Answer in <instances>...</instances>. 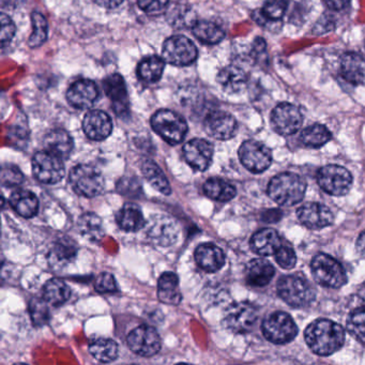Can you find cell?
I'll return each instance as SVG.
<instances>
[{"mask_svg":"<svg viewBox=\"0 0 365 365\" xmlns=\"http://www.w3.org/2000/svg\"><path fill=\"white\" fill-rule=\"evenodd\" d=\"M304 336L307 345L315 354L330 356L344 345L345 331L332 320L318 319L307 327Z\"/></svg>","mask_w":365,"mask_h":365,"instance_id":"cell-1","label":"cell"},{"mask_svg":"<svg viewBox=\"0 0 365 365\" xmlns=\"http://www.w3.org/2000/svg\"><path fill=\"white\" fill-rule=\"evenodd\" d=\"M304 180L294 173H282L269 183L268 194L281 206L292 207L304 197Z\"/></svg>","mask_w":365,"mask_h":365,"instance_id":"cell-2","label":"cell"},{"mask_svg":"<svg viewBox=\"0 0 365 365\" xmlns=\"http://www.w3.org/2000/svg\"><path fill=\"white\" fill-rule=\"evenodd\" d=\"M151 125L157 134L170 145L182 142L187 133L185 119L170 110H158L151 119Z\"/></svg>","mask_w":365,"mask_h":365,"instance_id":"cell-3","label":"cell"},{"mask_svg":"<svg viewBox=\"0 0 365 365\" xmlns=\"http://www.w3.org/2000/svg\"><path fill=\"white\" fill-rule=\"evenodd\" d=\"M312 274L318 284L328 288H339L347 283L345 269L334 258L318 254L312 260Z\"/></svg>","mask_w":365,"mask_h":365,"instance_id":"cell-4","label":"cell"},{"mask_svg":"<svg viewBox=\"0 0 365 365\" xmlns=\"http://www.w3.org/2000/svg\"><path fill=\"white\" fill-rule=\"evenodd\" d=\"M279 297L294 307H303L312 303L315 292L307 279L297 275H285L277 283Z\"/></svg>","mask_w":365,"mask_h":365,"instance_id":"cell-5","label":"cell"},{"mask_svg":"<svg viewBox=\"0 0 365 365\" xmlns=\"http://www.w3.org/2000/svg\"><path fill=\"white\" fill-rule=\"evenodd\" d=\"M69 180L74 192L85 197H95L103 191L104 179L101 172L88 164L76 166L70 173Z\"/></svg>","mask_w":365,"mask_h":365,"instance_id":"cell-6","label":"cell"},{"mask_svg":"<svg viewBox=\"0 0 365 365\" xmlns=\"http://www.w3.org/2000/svg\"><path fill=\"white\" fill-rule=\"evenodd\" d=\"M262 328L264 337L274 344L289 343L298 333L294 319L284 312H275L267 316Z\"/></svg>","mask_w":365,"mask_h":365,"instance_id":"cell-7","label":"cell"},{"mask_svg":"<svg viewBox=\"0 0 365 365\" xmlns=\"http://www.w3.org/2000/svg\"><path fill=\"white\" fill-rule=\"evenodd\" d=\"M33 173L36 178L46 185H55L65 176L63 160L55 153L44 149L36 153L33 160Z\"/></svg>","mask_w":365,"mask_h":365,"instance_id":"cell-8","label":"cell"},{"mask_svg":"<svg viewBox=\"0 0 365 365\" xmlns=\"http://www.w3.org/2000/svg\"><path fill=\"white\" fill-rule=\"evenodd\" d=\"M162 55L165 63L177 67H187L197 59L198 51L191 40L183 36H174L166 40Z\"/></svg>","mask_w":365,"mask_h":365,"instance_id":"cell-9","label":"cell"},{"mask_svg":"<svg viewBox=\"0 0 365 365\" xmlns=\"http://www.w3.org/2000/svg\"><path fill=\"white\" fill-rule=\"evenodd\" d=\"M319 187L326 193L333 196H343L349 192L352 176L343 166L327 165L317 175Z\"/></svg>","mask_w":365,"mask_h":365,"instance_id":"cell-10","label":"cell"},{"mask_svg":"<svg viewBox=\"0 0 365 365\" xmlns=\"http://www.w3.org/2000/svg\"><path fill=\"white\" fill-rule=\"evenodd\" d=\"M146 236L153 245L170 247L176 242L179 236V226L170 217L164 215H153L147 222Z\"/></svg>","mask_w":365,"mask_h":365,"instance_id":"cell-11","label":"cell"},{"mask_svg":"<svg viewBox=\"0 0 365 365\" xmlns=\"http://www.w3.org/2000/svg\"><path fill=\"white\" fill-rule=\"evenodd\" d=\"M258 311L249 302L234 303L226 312L224 324L237 334L250 332L257 322Z\"/></svg>","mask_w":365,"mask_h":365,"instance_id":"cell-12","label":"cell"},{"mask_svg":"<svg viewBox=\"0 0 365 365\" xmlns=\"http://www.w3.org/2000/svg\"><path fill=\"white\" fill-rule=\"evenodd\" d=\"M241 163L247 170L254 174L264 172L272 163V153L270 149L256 140H247L239 149Z\"/></svg>","mask_w":365,"mask_h":365,"instance_id":"cell-13","label":"cell"},{"mask_svg":"<svg viewBox=\"0 0 365 365\" xmlns=\"http://www.w3.org/2000/svg\"><path fill=\"white\" fill-rule=\"evenodd\" d=\"M130 349L142 356H153L161 349V339L155 328L140 326L127 337Z\"/></svg>","mask_w":365,"mask_h":365,"instance_id":"cell-14","label":"cell"},{"mask_svg":"<svg viewBox=\"0 0 365 365\" xmlns=\"http://www.w3.org/2000/svg\"><path fill=\"white\" fill-rule=\"evenodd\" d=\"M303 117L298 108L289 103H281L271 114L273 129L281 135H292L302 125Z\"/></svg>","mask_w":365,"mask_h":365,"instance_id":"cell-15","label":"cell"},{"mask_svg":"<svg viewBox=\"0 0 365 365\" xmlns=\"http://www.w3.org/2000/svg\"><path fill=\"white\" fill-rule=\"evenodd\" d=\"M103 88L113 103L117 116L125 119L130 115L129 98L127 85L120 74H112L104 80Z\"/></svg>","mask_w":365,"mask_h":365,"instance_id":"cell-16","label":"cell"},{"mask_svg":"<svg viewBox=\"0 0 365 365\" xmlns=\"http://www.w3.org/2000/svg\"><path fill=\"white\" fill-rule=\"evenodd\" d=\"M205 129L211 138L219 140H227L236 135L238 125L232 115L221 110H215L208 114L205 119Z\"/></svg>","mask_w":365,"mask_h":365,"instance_id":"cell-17","label":"cell"},{"mask_svg":"<svg viewBox=\"0 0 365 365\" xmlns=\"http://www.w3.org/2000/svg\"><path fill=\"white\" fill-rule=\"evenodd\" d=\"M213 153L212 144L202 138H194L183 147V155L187 164L200 172H204L211 165Z\"/></svg>","mask_w":365,"mask_h":365,"instance_id":"cell-18","label":"cell"},{"mask_svg":"<svg viewBox=\"0 0 365 365\" xmlns=\"http://www.w3.org/2000/svg\"><path fill=\"white\" fill-rule=\"evenodd\" d=\"M99 89L91 80H80L70 86L67 99L72 106L78 110H88L97 102Z\"/></svg>","mask_w":365,"mask_h":365,"instance_id":"cell-19","label":"cell"},{"mask_svg":"<svg viewBox=\"0 0 365 365\" xmlns=\"http://www.w3.org/2000/svg\"><path fill=\"white\" fill-rule=\"evenodd\" d=\"M299 220L303 225L312 230H319L331 225L333 222V213L328 207L318 202H307L299 208Z\"/></svg>","mask_w":365,"mask_h":365,"instance_id":"cell-20","label":"cell"},{"mask_svg":"<svg viewBox=\"0 0 365 365\" xmlns=\"http://www.w3.org/2000/svg\"><path fill=\"white\" fill-rule=\"evenodd\" d=\"M83 130L87 138L100 142L108 138L112 133V119L103 110H91L84 117Z\"/></svg>","mask_w":365,"mask_h":365,"instance_id":"cell-21","label":"cell"},{"mask_svg":"<svg viewBox=\"0 0 365 365\" xmlns=\"http://www.w3.org/2000/svg\"><path fill=\"white\" fill-rule=\"evenodd\" d=\"M195 260L202 270L215 272L225 264V255L217 245L202 243L195 250Z\"/></svg>","mask_w":365,"mask_h":365,"instance_id":"cell-22","label":"cell"},{"mask_svg":"<svg viewBox=\"0 0 365 365\" xmlns=\"http://www.w3.org/2000/svg\"><path fill=\"white\" fill-rule=\"evenodd\" d=\"M341 76L352 85L365 83V59L356 53H347L341 59Z\"/></svg>","mask_w":365,"mask_h":365,"instance_id":"cell-23","label":"cell"},{"mask_svg":"<svg viewBox=\"0 0 365 365\" xmlns=\"http://www.w3.org/2000/svg\"><path fill=\"white\" fill-rule=\"evenodd\" d=\"M76 255H78V247L71 239H59L51 249L48 262L52 268L63 269L70 262H73Z\"/></svg>","mask_w":365,"mask_h":365,"instance_id":"cell-24","label":"cell"},{"mask_svg":"<svg viewBox=\"0 0 365 365\" xmlns=\"http://www.w3.org/2000/svg\"><path fill=\"white\" fill-rule=\"evenodd\" d=\"M44 149L66 160L73 150V140L65 130L56 129L48 132L43 140Z\"/></svg>","mask_w":365,"mask_h":365,"instance_id":"cell-25","label":"cell"},{"mask_svg":"<svg viewBox=\"0 0 365 365\" xmlns=\"http://www.w3.org/2000/svg\"><path fill=\"white\" fill-rule=\"evenodd\" d=\"M247 73L237 66H227L217 74V83L225 93H239L247 86Z\"/></svg>","mask_w":365,"mask_h":365,"instance_id":"cell-26","label":"cell"},{"mask_svg":"<svg viewBox=\"0 0 365 365\" xmlns=\"http://www.w3.org/2000/svg\"><path fill=\"white\" fill-rule=\"evenodd\" d=\"M273 277H274V268L267 260L257 258L247 264L245 279L247 284L253 287H264L268 285Z\"/></svg>","mask_w":365,"mask_h":365,"instance_id":"cell-27","label":"cell"},{"mask_svg":"<svg viewBox=\"0 0 365 365\" xmlns=\"http://www.w3.org/2000/svg\"><path fill=\"white\" fill-rule=\"evenodd\" d=\"M251 247L262 256L272 255L281 247V238L277 232L271 228L258 230L251 239Z\"/></svg>","mask_w":365,"mask_h":365,"instance_id":"cell-28","label":"cell"},{"mask_svg":"<svg viewBox=\"0 0 365 365\" xmlns=\"http://www.w3.org/2000/svg\"><path fill=\"white\" fill-rule=\"evenodd\" d=\"M10 205L21 217L31 219L37 215L39 200L33 192L27 190H18L12 193Z\"/></svg>","mask_w":365,"mask_h":365,"instance_id":"cell-29","label":"cell"},{"mask_svg":"<svg viewBox=\"0 0 365 365\" xmlns=\"http://www.w3.org/2000/svg\"><path fill=\"white\" fill-rule=\"evenodd\" d=\"M166 19L170 25L177 29H193L194 25L197 23L194 10L189 5L181 3H175L170 6Z\"/></svg>","mask_w":365,"mask_h":365,"instance_id":"cell-30","label":"cell"},{"mask_svg":"<svg viewBox=\"0 0 365 365\" xmlns=\"http://www.w3.org/2000/svg\"><path fill=\"white\" fill-rule=\"evenodd\" d=\"M158 296L160 301L165 304L177 305L180 303L182 296L179 290L178 277L175 273L165 272L160 277Z\"/></svg>","mask_w":365,"mask_h":365,"instance_id":"cell-31","label":"cell"},{"mask_svg":"<svg viewBox=\"0 0 365 365\" xmlns=\"http://www.w3.org/2000/svg\"><path fill=\"white\" fill-rule=\"evenodd\" d=\"M119 226L125 232H138L146 225L142 209L135 204H125L117 215Z\"/></svg>","mask_w":365,"mask_h":365,"instance_id":"cell-32","label":"cell"},{"mask_svg":"<svg viewBox=\"0 0 365 365\" xmlns=\"http://www.w3.org/2000/svg\"><path fill=\"white\" fill-rule=\"evenodd\" d=\"M204 191L211 200L226 202L236 196V189L232 183L220 178H211L204 185Z\"/></svg>","mask_w":365,"mask_h":365,"instance_id":"cell-33","label":"cell"},{"mask_svg":"<svg viewBox=\"0 0 365 365\" xmlns=\"http://www.w3.org/2000/svg\"><path fill=\"white\" fill-rule=\"evenodd\" d=\"M78 230L81 235L93 241L101 240L104 235L103 224L101 219L95 213H85L78 222Z\"/></svg>","mask_w":365,"mask_h":365,"instance_id":"cell-34","label":"cell"},{"mask_svg":"<svg viewBox=\"0 0 365 365\" xmlns=\"http://www.w3.org/2000/svg\"><path fill=\"white\" fill-rule=\"evenodd\" d=\"M165 61L159 56H149L143 59L138 66V76L147 83H155L163 76Z\"/></svg>","mask_w":365,"mask_h":365,"instance_id":"cell-35","label":"cell"},{"mask_svg":"<svg viewBox=\"0 0 365 365\" xmlns=\"http://www.w3.org/2000/svg\"><path fill=\"white\" fill-rule=\"evenodd\" d=\"M142 172L145 178L158 191L161 192L164 195H170L172 189L170 187L168 178H166L161 168L153 161L146 160L142 165Z\"/></svg>","mask_w":365,"mask_h":365,"instance_id":"cell-36","label":"cell"},{"mask_svg":"<svg viewBox=\"0 0 365 365\" xmlns=\"http://www.w3.org/2000/svg\"><path fill=\"white\" fill-rule=\"evenodd\" d=\"M71 296V290L69 286L58 279H52L46 282L43 288V297L46 302L51 303L55 307L63 305L67 302Z\"/></svg>","mask_w":365,"mask_h":365,"instance_id":"cell-37","label":"cell"},{"mask_svg":"<svg viewBox=\"0 0 365 365\" xmlns=\"http://www.w3.org/2000/svg\"><path fill=\"white\" fill-rule=\"evenodd\" d=\"M192 31L202 43L210 44V46L220 43L225 37V33L219 25L208 21H200L196 23Z\"/></svg>","mask_w":365,"mask_h":365,"instance_id":"cell-38","label":"cell"},{"mask_svg":"<svg viewBox=\"0 0 365 365\" xmlns=\"http://www.w3.org/2000/svg\"><path fill=\"white\" fill-rule=\"evenodd\" d=\"M89 351L100 362L108 363L116 360L118 356V345L110 339H99L89 346Z\"/></svg>","mask_w":365,"mask_h":365,"instance_id":"cell-39","label":"cell"},{"mask_svg":"<svg viewBox=\"0 0 365 365\" xmlns=\"http://www.w3.org/2000/svg\"><path fill=\"white\" fill-rule=\"evenodd\" d=\"M301 143L309 148H319L331 140V133L324 125H314L303 130Z\"/></svg>","mask_w":365,"mask_h":365,"instance_id":"cell-40","label":"cell"},{"mask_svg":"<svg viewBox=\"0 0 365 365\" xmlns=\"http://www.w3.org/2000/svg\"><path fill=\"white\" fill-rule=\"evenodd\" d=\"M34 31L29 38V46L38 48L41 46L48 39V25L46 19L39 12H34L31 14Z\"/></svg>","mask_w":365,"mask_h":365,"instance_id":"cell-41","label":"cell"},{"mask_svg":"<svg viewBox=\"0 0 365 365\" xmlns=\"http://www.w3.org/2000/svg\"><path fill=\"white\" fill-rule=\"evenodd\" d=\"M347 330L354 339L365 344V307L354 309L347 322Z\"/></svg>","mask_w":365,"mask_h":365,"instance_id":"cell-42","label":"cell"},{"mask_svg":"<svg viewBox=\"0 0 365 365\" xmlns=\"http://www.w3.org/2000/svg\"><path fill=\"white\" fill-rule=\"evenodd\" d=\"M44 300L34 298L29 303V313L36 327L44 326L50 319V309Z\"/></svg>","mask_w":365,"mask_h":365,"instance_id":"cell-43","label":"cell"},{"mask_svg":"<svg viewBox=\"0 0 365 365\" xmlns=\"http://www.w3.org/2000/svg\"><path fill=\"white\" fill-rule=\"evenodd\" d=\"M287 7L288 0H267L260 14L267 20L275 22L283 18Z\"/></svg>","mask_w":365,"mask_h":365,"instance_id":"cell-44","label":"cell"},{"mask_svg":"<svg viewBox=\"0 0 365 365\" xmlns=\"http://www.w3.org/2000/svg\"><path fill=\"white\" fill-rule=\"evenodd\" d=\"M24 180L22 172L19 168L12 165L4 166L1 170V183L5 187H16Z\"/></svg>","mask_w":365,"mask_h":365,"instance_id":"cell-45","label":"cell"},{"mask_svg":"<svg viewBox=\"0 0 365 365\" xmlns=\"http://www.w3.org/2000/svg\"><path fill=\"white\" fill-rule=\"evenodd\" d=\"M277 264L284 269H292L297 264V256L294 250L289 247H282L275 253Z\"/></svg>","mask_w":365,"mask_h":365,"instance_id":"cell-46","label":"cell"},{"mask_svg":"<svg viewBox=\"0 0 365 365\" xmlns=\"http://www.w3.org/2000/svg\"><path fill=\"white\" fill-rule=\"evenodd\" d=\"M95 288L100 294H110L117 292V283L110 273L103 272L96 279Z\"/></svg>","mask_w":365,"mask_h":365,"instance_id":"cell-47","label":"cell"},{"mask_svg":"<svg viewBox=\"0 0 365 365\" xmlns=\"http://www.w3.org/2000/svg\"><path fill=\"white\" fill-rule=\"evenodd\" d=\"M0 25H1V44L4 46L7 43H10L11 40L14 39V35H16V25H14V21L7 16V14H1L0 18Z\"/></svg>","mask_w":365,"mask_h":365,"instance_id":"cell-48","label":"cell"},{"mask_svg":"<svg viewBox=\"0 0 365 365\" xmlns=\"http://www.w3.org/2000/svg\"><path fill=\"white\" fill-rule=\"evenodd\" d=\"M170 0H138V7L146 14H159L168 7Z\"/></svg>","mask_w":365,"mask_h":365,"instance_id":"cell-49","label":"cell"},{"mask_svg":"<svg viewBox=\"0 0 365 365\" xmlns=\"http://www.w3.org/2000/svg\"><path fill=\"white\" fill-rule=\"evenodd\" d=\"M324 1L330 9L335 10V11H341L349 4V0H324Z\"/></svg>","mask_w":365,"mask_h":365,"instance_id":"cell-50","label":"cell"},{"mask_svg":"<svg viewBox=\"0 0 365 365\" xmlns=\"http://www.w3.org/2000/svg\"><path fill=\"white\" fill-rule=\"evenodd\" d=\"M93 1L106 9H115L123 3V0H93Z\"/></svg>","mask_w":365,"mask_h":365,"instance_id":"cell-51","label":"cell"},{"mask_svg":"<svg viewBox=\"0 0 365 365\" xmlns=\"http://www.w3.org/2000/svg\"><path fill=\"white\" fill-rule=\"evenodd\" d=\"M281 211L273 209V210H269L268 212H266V215H264V221L271 222V223H273V222L279 221V220L281 219Z\"/></svg>","mask_w":365,"mask_h":365,"instance_id":"cell-52","label":"cell"},{"mask_svg":"<svg viewBox=\"0 0 365 365\" xmlns=\"http://www.w3.org/2000/svg\"><path fill=\"white\" fill-rule=\"evenodd\" d=\"M356 249L358 251L364 252L365 251V232H363L362 234L359 236L358 240H356Z\"/></svg>","mask_w":365,"mask_h":365,"instance_id":"cell-53","label":"cell"},{"mask_svg":"<svg viewBox=\"0 0 365 365\" xmlns=\"http://www.w3.org/2000/svg\"><path fill=\"white\" fill-rule=\"evenodd\" d=\"M359 296H360L361 300H362L363 303L365 304V285L363 286L362 289L360 290V294H359Z\"/></svg>","mask_w":365,"mask_h":365,"instance_id":"cell-54","label":"cell"}]
</instances>
